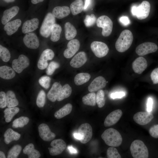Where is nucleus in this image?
Instances as JSON below:
<instances>
[{
  "mask_svg": "<svg viewBox=\"0 0 158 158\" xmlns=\"http://www.w3.org/2000/svg\"><path fill=\"white\" fill-rule=\"evenodd\" d=\"M101 138L107 145L111 147H118L122 141V138L120 133L112 128L105 130L102 133Z\"/></svg>",
  "mask_w": 158,
  "mask_h": 158,
  "instance_id": "1",
  "label": "nucleus"
},
{
  "mask_svg": "<svg viewBox=\"0 0 158 158\" xmlns=\"http://www.w3.org/2000/svg\"><path fill=\"white\" fill-rule=\"evenodd\" d=\"M133 40V36L131 32L125 30L121 33L115 44L116 50L119 52H123L130 47Z\"/></svg>",
  "mask_w": 158,
  "mask_h": 158,
  "instance_id": "2",
  "label": "nucleus"
},
{
  "mask_svg": "<svg viewBox=\"0 0 158 158\" xmlns=\"http://www.w3.org/2000/svg\"><path fill=\"white\" fill-rule=\"evenodd\" d=\"M130 150L134 158H147L149 157L148 149L144 143L138 140L133 141L131 144Z\"/></svg>",
  "mask_w": 158,
  "mask_h": 158,
  "instance_id": "3",
  "label": "nucleus"
},
{
  "mask_svg": "<svg viewBox=\"0 0 158 158\" xmlns=\"http://www.w3.org/2000/svg\"><path fill=\"white\" fill-rule=\"evenodd\" d=\"M150 9V5L147 1H144L138 6H133L131 12L134 16H136L140 20L145 19L148 16Z\"/></svg>",
  "mask_w": 158,
  "mask_h": 158,
  "instance_id": "4",
  "label": "nucleus"
},
{
  "mask_svg": "<svg viewBox=\"0 0 158 158\" xmlns=\"http://www.w3.org/2000/svg\"><path fill=\"white\" fill-rule=\"evenodd\" d=\"M55 22V17L52 13H47L43 20L40 29V35L45 38L49 37L51 34V28Z\"/></svg>",
  "mask_w": 158,
  "mask_h": 158,
  "instance_id": "5",
  "label": "nucleus"
},
{
  "mask_svg": "<svg viewBox=\"0 0 158 158\" xmlns=\"http://www.w3.org/2000/svg\"><path fill=\"white\" fill-rule=\"evenodd\" d=\"M96 24L98 27L102 28V34L103 36L108 37L111 34L113 23L111 19L107 16L103 15L99 17L97 20Z\"/></svg>",
  "mask_w": 158,
  "mask_h": 158,
  "instance_id": "6",
  "label": "nucleus"
},
{
  "mask_svg": "<svg viewBox=\"0 0 158 158\" xmlns=\"http://www.w3.org/2000/svg\"><path fill=\"white\" fill-rule=\"evenodd\" d=\"M90 47L95 56L99 58L106 56L109 51V49L107 45L101 42H93L91 44Z\"/></svg>",
  "mask_w": 158,
  "mask_h": 158,
  "instance_id": "7",
  "label": "nucleus"
},
{
  "mask_svg": "<svg viewBox=\"0 0 158 158\" xmlns=\"http://www.w3.org/2000/svg\"><path fill=\"white\" fill-rule=\"evenodd\" d=\"M30 65V61L28 58L25 55H20L18 59L12 61V67L13 70L18 73H21Z\"/></svg>",
  "mask_w": 158,
  "mask_h": 158,
  "instance_id": "8",
  "label": "nucleus"
},
{
  "mask_svg": "<svg viewBox=\"0 0 158 158\" xmlns=\"http://www.w3.org/2000/svg\"><path fill=\"white\" fill-rule=\"evenodd\" d=\"M158 47L155 43L145 42L138 45L136 48L135 52L139 56H143L156 51Z\"/></svg>",
  "mask_w": 158,
  "mask_h": 158,
  "instance_id": "9",
  "label": "nucleus"
},
{
  "mask_svg": "<svg viewBox=\"0 0 158 158\" xmlns=\"http://www.w3.org/2000/svg\"><path fill=\"white\" fill-rule=\"evenodd\" d=\"M78 133L81 136V139L79 140L80 142L82 144L86 143L91 140L92 137V127L89 123H83L79 127Z\"/></svg>",
  "mask_w": 158,
  "mask_h": 158,
  "instance_id": "10",
  "label": "nucleus"
},
{
  "mask_svg": "<svg viewBox=\"0 0 158 158\" xmlns=\"http://www.w3.org/2000/svg\"><path fill=\"white\" fill-rule=\"evenodd\" d=\"M54 56V53L51 49H46L42 53L37 63V67L40 69L43 70L48 66L47 61L51 60Z\"/></svg>",
  "mask_w": 158,
  "mask_h": 158,
  "instance_id": "11",
  "label": "nucleus"
},
{
  "mask_svg": "<svg viewBox=\"0 0 158 158\" xmlns=\"http://www.w3.org/2000/svg\"><path fill=\"white\" fill-rule=\"evenodd\" d=\"M51 148L48 147L50 154L56 156L61 153L66 146L65 142L62 139H58L53 140L50 144Z\"/></svg>",
  "mask_w": 158,
  "mask_h": 158,
  "instance_id": "12",
  "label": "nucleus"
},
{
  "mask_svg": "<svg viewBox=\"0 0 158 158\" xmlns=\"http://www.w3.org/2000/svg\"><path fill=\"white\" fill-rule=\"evenodd\" d=\"M154 118L151 112L140 111L135 114L133 116L134 121L141 125H144L149 123Z\"/></svg>",
  "mask_w": 158,
  "mask_h": 158,
  "instance_id": "13",
  "label": "nucleus"
},
{
  "mask_svg": "<svg viewBox=\"0 0 158 158\" xmlns=\"http://www.w3.org/2000/svg\"><path fill=\"white\" fill-rule=\"evenodd\" d=\"M80 44L76 39H73L69 42L67 45V48L64 51L63 55L66 58H70L78 50Z\"/></svg>",
  "mask_w": 158,
  "mask_h": 158,
  "instance_id": "14",
  "label": "nucleus"
},
{
  "mask_svg": "<svg viewBox=\"0 0 158 158\" xmlns=\"http://www.w3.org/2000/svg\"><path fill=\"white\" fill-rule=\"evenodd\" d=\"M38 128L40 136L44 141H50L55 138V134L51 131L47 124H41L39 126Z\"/></svg>",
  "mask_w": 158,
  "mask_h": 158,
  "instance_id": "15",
  "label": "nucleus"
},
{
  "mask_svg": "<svg viewBox=\"0 0 158 158\" xmlns=\"http://www.w3.org/2000/svg\"><path fill=\"white\" fill-rule=\"evenodd\" d=\"M23 40L25 45L30 49H37L40 45L37 37L33 32L26 34L23 37Z\"/></svg>",
  "mask_w": 158,
  "mask_h": 158,
  "instance_id": "16",
  "label": "nucleus"
},
{
  "mask_svg": "<svg viewBox=\"0 0 158 158\" xmlns=\"http://www.w3.org/2000/svg\"><path fill=\"white\" fill-rule=\"evenodd\" d=\"M122 114V111L118 109L114 111L109 114L104 121V126L109 127L116 123L119 120Z\"/></svg>",
  "mask_w": 158,
  "mask_h": 158,
  "instance_id": "17",
  "label": "nucleus"
},
{
  "mask_svg": "<svg viewBox=\"0 0 158 158\" xmlns=\"http://www.w3.org/2000/svg\"><path fill=\"white\" fill-rule=\"evenodd\" d=\"M147 66V60L142 56L137 58L132 64V67L134 71L139 74H141L146 69Z\"/></svg>",
  "mask_w": 158,
  "mask_h": 158,
  "instance_id": "18",
  "label": "nucleus"
},
{
  "mask_svg": "<svg viewBox=\"0 0 158 158\" xmlns=\"http://www.w3.org/2000/svg\"><path fill=\"white\" fill-rule=\"evenodd\" d=\"M106 84V81L103 77H97L89 85L88 90L90 92L97 91L105 87Z\"/></svg>",
  "mask_w": 158,
  "mask_h": 158,
  "instance_id": "19",
  "label": "nucleus"
},
{
  "mask_svg": "<svg viewBox=\"0 0 158 158\" xmlns=\"http://www.w3.org/2000/svg\"><path fill=\"white\" fill-rule=\"evenodd\" d=\"M87 60L86 53L84 51H80L72 59L70 62V65L73 68H79L84 64Z\"/></svg>",
  "mask_w": 158,
  "mask_h": 158,
  "instance_id": "20",
  "label": "nucleus"
},
{
  "mask_svg": "<svg viewBox=\"0 0 158 158\" xmlns=\"http://www.w3.org/2000/svg\"><path fill=\"white\" fill-rule=\"evenodd\" d=\"M39 20L37 18H34L26 21L23 24L22 31L24 34L33 32L38 27Z\"/></svg>",
  "mask_w": 158,
  "mask_h": 158,
  "instance_id": "21",
  "label": "nucleus"
},
{
  "mask_svg": "<svg viewBox=\"0 0 158 158\" xmlns=\"http://www.w3.org/2000/svg\"><path fill=\"white\" fill-rule=\"evenodd\" d=\"M19 10L17 6H14L6 9L4 12L1 19V22L3 25H5L12 18L18 13Z\"/></svg>",
  "mask_w": 158,
  "mask_h": 158,
  "instance_id": "22",
  "label": "nucleus"
},
{
  "mask_svg": "<svg viewBox=\"0 0 158 158\" xmlns=\"http://www.w3.org/2000/svg\"><path fill=\"white\" fill-rule=\"evenodd\" d=\"M62 87L61 85L59 83H54L47 94L49 100L52 102L56 101L59 97Z\"/></svg>",
  "mask_w": 158,
  "mask_h": 158,
  "instance_id": "23",
  "label": "nucleus"
},
{
  "mask_svg": "<svg viewBox=\"0 0 158 158\" xmlns=\"http://www.w3.org/2000/svg\"><path fill=\"white\" fill-rule=\"evenodd\" d=\"M21 20L19 19H16L6 24L4 28V30L6 31L8 35H11L18 30L21 24Z\"/></svg>",
  "mask_w": 158,
  "mask_h": 158,
  "instance_id": "24",
  "label": "nucleus"
},
{
  "mask_svg": "<svg viewBox=\"0 0 158 158\" xmlns=\"http://www.w3.org/2000/svg\"><path fill=\"white\" fill-rule=\"evenodd\" d=\"M71 12L70 8L67 6H57L54 7L52 14L56 18L61 19L68 16Z\"/></svg>",
  "mask_w": 158,
  "mask_h": 158,
  "instance_id": "25",
  "label": "nucleus"
},
{
  "mask_svg": "<svg viewBox=\"0 0 158 158\" xmlns=\"http://www.w3.org/2000/svg\"><path fill=\"white\" fill-rule=\"evenodd\" d=\"M15 71L11 68L3 66L0 67V77L5 80L13 78L16 75Z\"/></svg>",
  "mask_w": 158,
  "mask_h": 158,
  "instance_id": "26",
  "label": "nucleus"
},
{
  "mask_svg": "<svg viewBox=\"0 0 158 158\" xmlns=\"http://www.w3.org/2000/svg\"><path fill=\"white\" fill-rule=\"evenodd\" d=\"M4 136L5 143L8 144L13 141L18 140L20 137V135L11 128H9L5 132Z\"/></svg>",
  "mask_w": 158,
  "mask_h": 158,
  "instance_id": "27",
  "label": "nucleus"
},
{
  "mask_svg": "<svg viewBox=\"0 0 158 158\" xmlns=\"http://www.w3.org/2000/svg\"><path fill=\"white\" fill-rule=\"evenodd\" d=\"M34 145L30 143L27 145L23 150L24 154H27L28 158H39L41 154L39 151L35 149Z\"/></svg>",
  "mask_w": 158,
  "mask_h": 158,
  "instance_id": "28",
  "label": "nucleus"
},
{
  "mask_svg": "<svg viewBox=\"0 0 158 158\" xmlns=\"http://www.w3.org/2000/svg\"><path fill=\"white\" fill-rule=\"evenodd\" d=\"M64 27L66 40H69L74 38L77 35V32L73 25L70 22H67L65 23Z\"/></svg>",
  "mask_w": 158,
  "mask_h": 158,
  "instance_id": "29",
  "label": "nucleus"
},
{
  "mask_svg": "<svg viewBox=\"0 0 158 158\" xmlns=\"http://www.w3.org/2000/svg\"><path fill=\"white\" fill-rule=\"evenodd\" d=\"M72 109V106L70 103H68L54 113V116L57 119L62 118L71 113Z\"/></svg>",
  "mask_w": 158,
  "mask_h": 158,
  "instance_id": "30",
  "label": "nucleus"
},
{
  "mask_svg": "<svg viewBox=\"0 0 158 158\" xmlns=\"http://www.w3.org/2000/svg\"><path fill=\"white\" fill-rule=\"evenodd\" d=\"M84 8L82 0H75L70 5V9L72 14L76 15L80 13Z\"/></svg>",
  "mask_w": 158,
  "mask_h": 158,
  "instance_id": "31",
  "label": "nucleus"
},
{
  "mask_svg": "<svg viewBox=\"0 0 158 158\" xmlns=\"http://www.w3.org/2000/svg\"><path fill=\"white\" fill-rule=\"evenodd\" d=\"M7 107L8 108L15 107L18 104V100L14 92L11 90L8 91L6 94Z\"/></svg>",
  "mask_w": 158,
  "mask_h": 158,
  "instance_id": "32",
  "label": "nucleus"
},
{
  "mask_svg": "<svg viewBox=\"0 0 158 158\" xmlns=\"http://www.w3.org/2000/svg\"><path fill=\"white\" fill-rule=\"evenodd\" d=\"M91 77L90 75L87 73H80L75 77L74 82L77 85H80L88 82Z\"/></svg>",
  "mask_w": 158,
  "mask_h": 158,
  "instance_id": "33",
  "label": "nucleus"
},
{
  "mask_svg": "<svg viewBox=\"0 0 158 158\" xmlns=\"http://www.w3.org/2000/svg\"><path fill=\"white\" fill-rule=\"evenodd\" d=\"M61 31L62 28L59 24L56 23L54 24L51 30V40L53 42L58 41L60 39Z\"/></svg>",
  "mask_w": 158,
  "mask_h": 158,
  "instance_id": "34",
  "label": "nucleus"
},
{
  "mask_svg": "<svg viewBox=\"0 0 158 158\" xmlns=\"http://www.w3.org/2000/svg\"><path fill=\"white\" fill-rule=\"evenodd\" d=\"M19 109L17 107L6 108L4 111V117L6 122L8 123L12 120L13 116L19 111Z\"/></svg>",
  "mask_w": 158,
  "mask_h": 158,
  "instance_id": "35",
  "label": "nucleus"
},
{
  "mask_svg": "<svg viewBox=\"0 0 158 158\" xmlns=\"http://www.w3.org/2000/svg\"><path fill=\"white\" fill-rule=\"evenodd\" d=\"M83 103L85 105L91 106L96 105V94L91 92L83 96L82 99Z\"/></svg>",
  "mask_w": 158,
  "mask_h": 158,
  "instance_id": "36",
  "label": "nucleus"
},
{
  "mask_svg": "<svg viewBox=\"0 0 158 158\" xmlns=\"http://www.w3.org/2000/svg\"><path fill=\"white\" fill-rule=\"evenodd\" d=\"M72 89L68 84L64 85L62 87L59 95L57 99L58 101H61L69 97L71 94Z\"/></svg>",
  "mask_w": 158,
  "mask_h": 158,
  "instance_id": "37",
  "label": "nucleus"
},
{
  "mask_svg": "<svg viewBox=\"0 0 158 158\" xmlns=\"http://www.w3.org/2000/svg\"><path fill=\"white\" fill-rule=\"evenodd\" d=\"M29 121V118L25 116H21L15 119L13 122L12 126L14 128H22L26 125Z\"/></svg>",
  "mask_w": 158,
  "mask_h": 158,
  "instance_id": "38",
  "label": "nucleus"
},
{
  "mask_svg": "<svg viewBox=\"0 0 158 158\" xmlns=\"http://www.w3.org/2000/svg\"><path fill=\"white\" fill-rule=\"evenodd\" d=\"M22 149L21 147L19 145H14L8 151L7 158H16L20 154Z\"/></svg>",
  "mask_w": 158,
  "mask_h": 158,
  "instance_id": "39",
  "label": "nucleus"
},
{
  "mask_svg": "<svg viewBox=\"0 0 158 158\" xmlns=\"http://www.w3.org/2000/svg\"><path fill=\"white\" fill-rule=\"evenodd\" d=\"M96 102L99 108L103 107L105 104L104 93L102 90L98 91L96 95Z\"/></svg>",
  "mask_w": 158,
  "mask_h": 158,
  "instance_id": "40",
  "label": "nucleus"
},
{
  "mask_svg": "<svg viewBox=\"0 0 158 158\" xmlns=\"http://www.w3.org/2000/svg\"><path fill=\"white\" fill-rule=\"evenodd\" d=\"M0 57L4 62H8L11 58V54L8 50L1 45H0Z\"/></svg>",
  "mask_w": 158,
  "mask_h": 158,
  "instance_id": "41",
  "label": "nucleus"
},
{
  "mask_svg": "<svg viewBox=\"0 0 158 158\" xmlns=\"http://www.w3.org/2000/svg\"><path fill=\"white\" fill-rule=\"evenodd\" d=\"M46 95L44 91L41 90L39 92L36 99V104L38 107H43L45 102Z\"/></svg>",
  "mask_w": 158,
  "mask_h": 158,
  "instance_id": "42",
  "label": "nucleus"
},
{
  "mask_svg": "<svg viewBox=\"0 0 158 158\" xmlns=\"http://www.w3.org/2000/svg\"><path fill=\"white\" fill-rule=\"evenodd\" d=\"M107 154L108 158H121V156L117 149L114 147H111L107 150Z\"/></svg>",
  "mask_w": 158,
  "mask_h": 158,
  "instance_id": "43",
  "label": "nucleus"
},
{
  "mask_svg": "<svg viewBox=\"0 0 158 158\" xmlns=\"http://www.w3.org/2000/svg\"><path fill=\"white\" fill-rule=\"evenodd\" d=\"M59 63L55 61H51L48 65L46 70L47 75H50L53 74L55 70L59 67Z\"/></svg>",
  "mask_w": 158,
  "mask_h": 158,
  "instance_id": "44",
  "label": "nucleus"
},
{
  "mask_svg": "<svg viewBox=\"0 0 158 158\" xmlns=\"http://www.w3.org/2000/svg\"><path fill=\"white\" fill-rule=\"evenodd\" d=\"M96 18L93 14L90 16L87 15L84 20V24L86 27H90L93 25L96 21Z\"/></svg>",
  "mask_w": 158,
  "mask_h": 158,
  "instance_id": "45",
  "label": "nucleus"
},
{
  "mask_svg": "<svg viewBox=\"0 0 158 158\" xmlns=\"http://www.w3.org/2000/svg\"><path fill=\"white\" fill-rule=\"evenodd\" d=\"M51 80V79L50 77L43 76L40 78L38 82L42 87L45 89H47L50 86Z\"/></svg>",
  "mask_w": 158,
  "mask_h": 158,
  "instance_id": "46",
  "label": "nucleus"
},
{
  "mask_svg": "<svg viewBox=\"0 0 158 158\" xmlns=\"http://www.w3.org/2000/svg\"><path fill=\"white\" fill-rule=\"evenodd\" d=\"M7 106L6 94L4 91L0 92V107L4 108Z\"/></svg>",
  "mask_w": 158,
  "mask_h": 158,
  "instance_id": "47",
  "label": "nucleus"
},
{
  "mask_svg": "<svg viewBox=\"0 0 158 158\" xmlns=\"http://www.w3.org/2000/svg\"><path fill=\"white\" fill-rule=\"evenodd\" d=\"M149 132L152 137L158 138V124L154 125L150 127L149 129Z\"/></svg>",
  "mask_w": 158,
  "mask_h": 158,
  "instance_id": "48",
  "label": "nucleus"
},
{
  "mask_svg": "<svg viewBox=\"0 0 158 158\" xmlns=\"http://www.w3.org/2000/svg\"><path fill=\"white\" fill-rule=\"evenodd\" d=\"M150 77L154 84L158 83V68L154 69L152 71Z\"/></svg>",
  "mask_w": 158,
  "mask_h": 158,
  "instance_id": "49",
  "label": "nucleus"
},
{
  "mask_svg": "<svg viewBox=\"0 0 158 158\" xmlns=\"http://www.w3.org/2000/svg\"><path fill=\"white\" fill-rule=\"evenodd\" d=\"M125 93L123 92H116L112 93L110 97L113 99L116 98H121L125 96Z\"/></svg>",
  "mask_w": 158,
  "mask_h": 158,
  "instance_id": "50",
  "label": "nucleus"
},
{
  "mask_svg": "<svg viewBox=\"0 0 158 158\" xmlns=\"http://www.w3.org/2000/svg\"><path fill=\"white\" fill-rule=\"evenodd\" d=\"M119 20L120 22L125 26L128 25L130 23L129 18L126 16H122L120 18Z\"/></svg>",
  "mask_w": 158,
  "mask_h": 158,
  "instance_id": "51",
  "label": "nucleus"
},
{
  "mask_svg": "<svg viewBox=\"0 0 158 158\" xmlns=\"http://www.w3.org/2000/svg\"><path fill=\"white\" fill-rule=\"evenodd\" d=\"M153 104V100L151 97H149L147 103V112H151L152 111Z\"/></svg>",
  "mask_w": 158,
  "mask_h": 158,
  "instance_id": "52",
  "label": "nucleus"
},
{
  "mask_svg": "<svg viewBox=\"0 0 158 158\" xmlns=\"http://www.w3.org/2000/svg\"><path fill=\"white\" fill-rule=\"evenodd\" d=\"M92 0H85V5L84 6L83 9L85 10L90 5Z\"/></svg>",
  "mask_w": 158,
  "mask_h": 158,
  "instance_id": "53",
  "label": "nucleus"
},
{
  "mask_svg": "<svg viewBox=\"0 0 158 158\" xmlns=\"http://www.w3.org/2000/svg\"><path fill=\"white\" fill-rule=\"evenodd\" d=\"M68 147L70 152L71 153H76L77 152V151L76 150L73 148L72 146H69Z\"/></svg>",
  "mask_w": 158,
  "mask_h": 158,
  "instance_id": "54",
  "label": "nucleus"
},
{
  "mask_svg": "<svg viewBox=\"0 0 158 158\" xmlns=\"http://www.w3.org/2000/svg\"><path fill=\"white\" fill-rule=\"evenodd\" d=\"M74 137L76 139L79 140L81 139V136L79 133H75L74 134Z\"/></svg>",
  "mask_w": 158,
  "mask_h": 158,
  "instance_id": "55",
  "label": "nucleus"
},
{
  "mask_svg": "<svg viewBox=\"0 0 158 158\" xmlns=\"http://www.w3.org/2000/svg\"><path fill=\"white\" fill-rule=\"evenodd\" d=\"M44 0H31L32 3L33 4H36L43 1Z\"/></svg>",
  "mask_w": 158,
  "mask_h": 158,
  "instance_id": "56",
  "label": "nucleus"
},
{
  "mask_svg": "<svg viewBox=\"0 0 158 158\" xmlns=\"http://www.w3.org/2000/svg\"><path fill=\"white\" fill-rule=\"evenodd\" d=\"M0 158H6V157L5 155L3 152L0 151Z\"/></svg>",
  "mask_w": 158,
  "mask_h": 158,
  "instance_id": "57",
  "label": "nucleus"
},
{
  "mask_svg": "<svg viewBox=\"0 0 158 158\" xmlns=\"http://www.w3.org/2000/svg\"><path fill=\"white\" fill-rule=\"evenodd\" d=\"M2 0L4 1L7 3L13 2L15 1V0Z\"/></svg>",
  "mask_w": 158,
  "mask_h": 158,
  "instance_id": "58",
  "label": "nucleus"
}]
</instances>
